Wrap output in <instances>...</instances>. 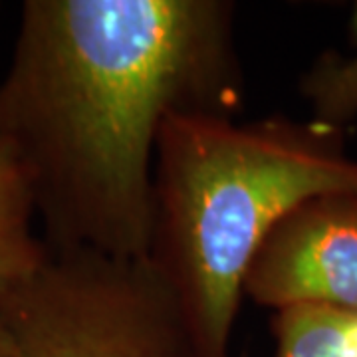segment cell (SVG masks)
<instances>
[{"mask_svg":"<svg viewBox=\"0 0 357 357\" xmlns=\"http://www.w3.org/2000/svg\"><path fill=\"white\" fill-rule=\"evenodd\" d=\"M229 0H26L0 79V129L48 248L145 256L157 143L181 114L238 117Z\"/></svg>","mask_w":357,"mask_h":357,"instance_id":"obj_1","label":"cell"},{"mask_svg":"<svg viewBox=\"0 0 357 357\" xmlns=\"http://www.w3.org/2000/svg\"><path fill=\"white\" fill-rule=\"evenodd\" d=\"M357 191L345 131L314 119L173 115L153 165L147 260L175 294L201 357H230L246 270L292 208Z\"/></svg>","mask_w":357,"mask_h":357,"instance_id":"obj_2","label":"cell"},{"mask_svg":"<svg viewBox=\"0 0 357 357\" xmlns=\"http://www.w3.org/2000/svg\"><path fill=\"white\" fill-rule=\"evenodd\" d=\"M0 316L16 357H201L147 256L48 248L38 270L0 300Z\"/></svg>","mask_w":357,"mask_h":357,"instance_id":"obj_3","label":"cell"},{"mask_svg":"<svg viewBox=\"0 0 357 357\" xmlns=\"http://www.w3.org/2000/svg\"><path fill=\"white\" fill-rule=\"evenodd\" d=\"M243 292L274 312L310 304L357 316V191L292 208L258 246Z\"/></svg>","mask_w":357,"mask_h":357,"instance_id":"obj_4","label":"cell"},{"mask_svg":"<svg viewBox=\"0 0 357 357\" xmlns=\"http://www.w3.org/2000/svg\"><path fill=\"white\" fill-rule=\"evenodd\" d=\"M38 229L30 181L0 129V300L20 288L44 262L48 248Z\"/></svg>","mask_w":357,"mask_h":357,"instance_id":"obj_5","label":"cell"},{"mask_svg":"<svg viewBox=\"0 0 357 357\" xmlns=\"http://www.w3.org/2000/svg\"><path fill=\"white\" fill-rule=\"evenodd\" d=\"M276 357H357V316L326 306L274 312Z\"/></svg>","mask_w":357,"mask_h":357,"instance_id":"obj_6","label":"cell"},{"mask_svg":"<svg viewBox=\"0 0 357 357\" xmlns=\"http://www.w3.org/2000/svg\"><path fill=\"white\" fill-rule=\"evenodd\" d=\"M349 24L356 52L319 54L298 84L310 107V119L345 133L357 123V4Z\"/></svg>","mask_w":357,"mask_h":357,"instance_id":"obj_7","label":"cell"},{"mask_svg":"<svg viewBox=\"0 0 357 357\" xmlns=\"http://www.w3.org/2000/svg\"><path fill=\"white\" fill-rule=\"evenodd\" d=\"M0 357H16L10 333L6 330V324H4L2 316H0Z\"/></svg>","mask_w":357,"mask_h":357,"instance_id":"obj_8","label":"cell"}]
</instances>
